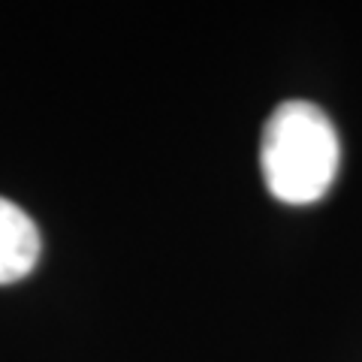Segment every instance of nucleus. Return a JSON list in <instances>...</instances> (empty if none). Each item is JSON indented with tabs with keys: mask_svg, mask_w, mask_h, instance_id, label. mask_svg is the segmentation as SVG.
Segmentation results:
<instances>
[{
	"mask_svg": "<svg viewBox=\"0 0 362 362\" xmlns=\"http://www.w3.org/2000/svg\"><path fill=\"white\" fill-rule=\"evenodd\" d=\"M341 145L329 115L305 100L281 103L263 127L259 166L269 194L287 206H311L329 194Z\"/></svg>",
	"mask_w": 362,
	"mask_h": 362,
	"instance_id": "1",
	"label": "nucleus"
},
{
	"mask_svg": "<svg viewBox=\"0 0 362 362\" xmlns=\"http://www.w3.org/2000/svg\"><path fill=\"white\" fill-rule=\"evenodd\" d=\"M40 230L28 211L0 197V284L30 275L40 259Z\"/></svg>",
	"mask_w": 362,
	"mask_h": 362,
	"instance_id": "2",
	"label": "nucleus"
}]
</instances>
